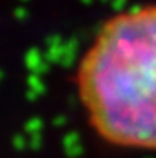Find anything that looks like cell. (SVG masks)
Segmentation results:
<instances>
[{"label":"cell","mask_w":156,"mask_h":158,"mask_svg":"<svg viewBox=\"0 0 156 158\" xmlns=\"http://www.w3.org/2000/svg\"><path fill=\"white\" fill-rule=\"evenodd\" d=\"M76 91L104 143L156 152V3L104 22L77 64Z\"/></svg>","instance_id":"obj_1"}]
</instances>
